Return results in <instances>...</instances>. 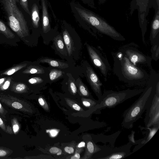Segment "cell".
Segmentation results:
<instances>
[{"label": "cell", "instance_id": "cell-47", "mask_svg": "<svg viewBox=\"0 0 159 159\" xmlns=\"http://www.w3.org/2000/svg\"><path fill=\"white\" fill-rule=\"evenodd\" d=\"M85 146V143L84 142H82L79 144L77 147L79 148H83Z\"/></svg>", "mask_w": 159, "mask_h": 159}, {"label": "cell", "instance_id": "cell-41", "mask_svg": "<svg viewBox=\"0 0 159 159\" xmlns=\"http://www.w3.org/2000/svg\"><path fill=\"white\" fill-rule=\"evenodd\" d=\"M49 152L52 154H57V155H61V150L59 148L56 147H53L51 148L49 150Z\"/></svg>", "mask_w": 159, "mask_h": 159}, {"label": "cell", "instance_id": "cell-37", "mask_svg": "<svg viewBox=\"0 0 159 159\" xmlns=\"http://www.w3.org/2000/svg\"><path fill=\"white\" fill-rule=\"evenodd\" d=\"M83 151L82 148H79L77 147L75 153L74 155L72 156L70 159H79L80 158V153Z\"/></svg>", "mask_w": 159, "mask_h": 159}, {"label": "cell", "instance_id": "cell-17", "mask_svg": "<svg viewBox=\"0 0 159 159\" xmlns=\"http://www.w3.org/2000/svg\"><path fill=\"white\" fill-rule=\"evenodd\" d=\"M120 133L121 131H119L109 135L101 134L97 135V141L101 142L104 144L108 143L109 145L114 147L116 140Z\"/></svg>", "mask_w": 159, "mask_h": 159}, {"label": "cell", "instance_id": "cell-23", "mask_svg": "<svg viewBox=\"0 0 159 159\" xmlns=\"http://www.w3.org/2000/svg\"><path fill=\"white\" fill-rule=\"evenodd\" d=\"M0 32L7 38L13 39L15 38L14 34L1 20H0Z\"/></svg>", "mask_w": 159, "mask_h": 159}, {"label": "cell", "instance_id": "cell-18", "mask_svg": "<svg viewBox=\"0 0 159 159\" xmlns=\"http://www.w3.org/2000/svg\"><path fill=\"white\" fill-rule=\"evenodd\" d=\"M152 127H146V128L149 130V131L147 137H145L143 139L138 140L137 142V146L134 149L132 153L138 150L141 147H142L146 143H147L152 138L155 134L159 129V125H154Z\"/></svg>", "mask_w": 159, "mask_h": 159}, {"label": "cell", "instance_id": "cell-24", "mask_svg": "<svg viewBox=\"0 0 159 159\" xmlns=\"http://www.w3.org/2000/svg\"><path fill=\"white\" fill-rule=\"evenodd\" d=\"M151 52L152 59L157 61L159 59V39L152 44Z\"/></svg>", "mask_w": 159, "mask_h": 159}, {"label": "cell", "instance_id": "cell-10", "mask_svg": "<svg viewBox=\"0 0 159 159\" xmlns=\"http://www.w3.org/2000/svg\"><path fill=\"white\" fill-rule=\"evenodd\" d=\"M0 101L8 107L23 112H29L26 102L9 95L0 94Z\"/></svg>", "mask_w": 159, "mask_h": 159}, {"label": "cell", "instance_id": "cell-4", "mask_svg": "<svg viewBox=\"0 0 159 159\" xmlns=\"http://www.w3.org/2000/svg\"><path fill=\"white\" fill-rule=\"evenodd\" d=\"M19 0H2V2L7 16L8 25L21 39L29 35L27 22L22 12L17 6Z\"/></svg>", "mask_w": 159, "mask_h": 159}, {"label": "cell", "instance_id": "cell-39", "mask_svg": "<svg viewBox=\"0 0 159 159\" xmlns=\"http://www.w3.org/2000/svg\"><path fill=\"white\" fill-rule=\"evenodd\" d=\"M69 87L71 92L74 94L77 92V88L74 82L72 80H70L69 83Z\"/></svg>", "mask_w": 159, "mask_h": 159}, {"label": "cell", "instance_id": "cell-2", "mask_svg": "<svg viewBox=\"0 0 159 159\" xmlns=\"http://www.w3.org/2000/svg\"><path fill=\"white\" fill-rule=\"evenodd\" d=\"M146 86L140 97L124 112L122 126L125 129L133 128L134 124L141 117L142 114L151 103L157 85L159 83V74L151 67Z\"/></svg>", "mask_w": 159, "mask_h": 159}, {"label": "cell", "instance_id": "cell-49", "mask_svg": "<svg viewBox=\"0 0 159 159\" xmlns=\"http://www.w3.org/2000/svg\"><path fill=\"white\" fill-rule=\"evenodd\" d=\"M107 0H98L99 2L101 4H102L105 2Z\"/></svg>", "mask_w": 159, "mask_h": 159}, {"label": "cell", "instance_id": "cell-20", "mask_svg": "<svg viewBox=\"0 0 159 159\" xmlns=\"http://www.w3.org/2000/svg\"><path fill=\"white\" fill-rule=\"evenodd\" d=\"M38 61L40 62L47 63L52 66L61 69H65L69 67L68 64L66 63L47 57L40 58Z\"/></svg>", "mask_w": 159, "mask_h": 159}, {"label": "cell", "instance_id": "cell-40", "mask_svg": "<svg viewBox=\"0 0 159 159\" xmlns=\"http://www.w3.org/2000/svg\"><path fill=\"white\" fill-rule=\"evenodd\" d=\"M92 8H95L94 0H79Z\"/></svg>", "mask_w": 159, "mask_h": 159}, {"label": "cell", "instance_id": "cell-7", "mask_svg": "<svg viewBox=\"0 0 159 159\" xmlns=\"http://www.w3.org/2000/svg\"><path fill=\"white\" fill-rule=\"evenodd\" d=\"M138 47L139 46L137 44L131 43L122 46L119 50L134 65H143L150 68L152 66V58L140 51Z\"/></svg>", "mask_w": 159, "mask_h": 159}, {"label": "cell", "instance_id": "cell-31", "mask_svg": "<svg viewBox=\"0 0 159 159\" xmlns=\"http://www.w3.org/2000/svg\"><path fill=\"white\" fill-rule=\"evenodd\" d=\"M65 99L67 104L73 109L77 111H83L82 108L79 105L74 102L73 100L67 98Z\"/></svg>", "mask_w": 159, "mask_h": 159}, {"label": "cell", "instance_id": "cell-28", "mask_svg": "<svg viewBox=\"0 0 159 159\" xmlns=\"http://www.w3.org/2000/svg\"><path fill=\"white\" fill-rule=\"evenodd\" d=\"M82 103L83 104L87 107L93 109L96 105L99 103L98 101L93 99L90 98H82Z\"/></svg>", "mask_w": 159, "mask_h": 159}, {"label": "cell", "instance_id": "cell-35", "mask_svg": "<svg viewBox=\"0 0 159 159\" xmlns=\"http://www.w3.org/2000/svg\"><path fill=\"white\" fill-rule=\"evenodd\" d=\"M28 81L31 84H36L43 82V80L40 77H34L30 79Z\"/></svg>", "mask_w": 159, "mask_h": 159}, {"label": "cell", "instance_id": "cell-32", "mask_svg": "<svg viewBox=\"0 0 159 159\" xmlns=\"http://www.w3.org/2000/svg\"><path fill=\"white\" fill-rule=\"evenodd\" d=\"M2 118L0 115V128L5 132L11 134L12 131L10 127L7 125L2 120Z\"/></svg>", "mask_w": 159, "mask_h": 159}, {"label": "cell", "instance_id": "cell-30", "mask_svg": "<svg viewBox=\"0 0 159 159\" xmlns=\"http://www.w3.org/2000/svg\"><path fill=\"white\" fill-rule=\"evenodd\" d=\"M79 88L80 91L83 96L87 97L90 96V94L88 89L81 81L79 83Z\"/></svg>", "mask_w": 159, "mask_h": 159}, {"label": "cell", "instance_id": "cell-38", "mask_svg": "<svg viewBox=\"0 0 159 159\" xmlns=\"http://www.w3.org/2000/svg\"><path fill=\"white\" fill-rule=\"evenodd\" d=\"M7 112V111L3 107L0 102V115L5 120H6V119Z\"/></svg>", "mask_w": 159, "mask_h": 159}, {"label": "cell", "instance_id": "cell-48", "mask_svg": "<svg viewBox=\"0 0 159 159\" xmlns=\"http://www.w3.org/2000/svg\"><path fill=\"white\" fill-rule=\"evenodd\" d=\"M6 79V78H3L0 79V87L2 85Z\"/></svg>", "mask_w": 159, "mask_h": 159}, {"label": "cell", "instance_id": "cell-22", "mask_svg": "<svg viewBox=\"0 0 159 159\" xmlns=\"http://www.w3.org/2000/svg\"><path fill=\"white\" fill-rule=\"evenodd\" d=\"M26 74H43L44 73V70L42 68L36 66L31 65L28 66L23 71Z\"/></svg>", "mask_w": 159, "mask_h": 159}, {"label": "cell", "instance_id": "cell-45", "mask_svg": "<svg viewBox=\"0 0 159 159\" xmlns=\"http://www.w3.org/2000/svg\"><path fill=\"white\" fill-rule=\"evenodd\" d=\"M19 126L17 124H14L12 126L13 131L14 133H16L19 130Z\"/></svg>", "mask_w": 159, "mask_h": 159}, {"label": "cell", "instance_id": "cell-13", "mask_svg": "<svg viewBox=\"0 0 159 159\" xmlns=\"http://www.w3.org/2000/svg\"><path fill=\"white\" fill-rule=\"evenodd\" d=\"M41 6V27L43 32L47 34L51 30L47 0H40Z\"/></svg>", "mask_w": 159, "mask_h": 159}, {"label": "cell", "instance_id": "cell-12", "mask_svg": "<svg viewBox=\"0 0 159 159\" xmlns=\"http://www.w3.org/2000/svg\"><path fill=\"white\" fill-rule=\"evenodd\" d=\"M29 10L30 12L31 21L32 27L35 29L38 30L41 26V6L40 0H33Z\"/></svg>", "mask_w": 159, "mask_h": 159}, {"label": "cell", "instance_id": "cell-36", "mask_svg": "<svg viewBox=\"0 0 159 159\" xmlns=\"http://www.w3.org/2000/svg\"><path fill=\"white\" fill-rule=\"evenodd\" d=\"M38 102L40 105L45 110H49L48 106L45 100L42 97H40L38 99Z\"/></svg>", "mask_w": 159, "mask_h": 159}, {"label": "cell", "instance_id": "cell-1", "mask_svg": "<svg viewBox=\"0 0 159 159\" xmlns=\"http://www.w3.org/2000/svg\"><path fill=\"white\" fill-rule=\"evenodd\" d=\"M70 5L73 16L82 26L89 30L91 28L95 32L105 35L116 41L125 40L121 34L98 15L85 8L78 2H72Z\"/></svg>", "mask_w": 159, "mask_h": 159}, {"label": "cell", "instance_id": "cell-9", "mask_svg": "<svg viewBox=\"0 0 159 159\" xmlns=\"http://www.w3.org/2000/svg\"><path fill=\"white\" fill-rule=\"evenodd\" d=\"M150 0H133L131 3V11L137 9L138 12V18L140 27L141 29L142 40H145V34L147 31V21L146 17L148 12Z\"/></svg>", "mask_w": 159, "mask_h": 159}, {"label": "cell", "instance_id": "cell-25", "mask_svg": "<svg viewBox=\"0 0 159 159\" xmlns=\"http://www.w3.org/2000/svg\"><path fill=\"white\" fill-rule=\"evenodd\" d=\"M27 65L26 63H22L16 65L2 73L1 75H11L19 70L25 67Z\"/></svg>", "mask_w": 159, "mask_h": 159}, {"label": "cell", "instance_id": "cell-8", "mask_svg": "<svg viewBox=\"0 0 159 159\" xmlns=\"http://www.w3.org/2000/svg\"><path fill=\"white\" fill-rule=\"evenodd\" d=\"M87 49L90 57L94 65L98 68L105 81L110 70V66L107 59L99 50L87 43Z\"/></svg>", "mask_w": 159, "mask_h": 159}, {"label": "cell", "instance_id": "cell-34", "mask_svg": "<svg viewBox=\"0 0 159 159\" xmlns=\"http://www.w3.org/2000/svg\"><path fill=\"white\" fill-rule=\"evenodd\" d=\"M11 79L10 77L6 79L2 85L0 87V90L3 91L7 89L11 84Z\"/></svg>", "mask_w": 159, "mask_h": 159}, {"label": "cell", "instance_id": "cell-11", "mask_svg": "<svg viewBox=\"0 0 159 159\" xmlns=\"http://www.w3.org/2000/svg\"><path fill=\"white\" fill-rule=\"evenodd\" d=\"M86 77L93 91L98 97L99 102L102 98L101 87L102 84L93 68L89 65L86 66Z\"/></svg>", "mask_w": 159, "mask_h": 159}, {"label": "cell", "instance_id": "cell-19", "mask_svg": "<svg viewBox=\"0 0 159 159\" xmlns=\"http://www.w3.org/2000/svg\"><path fill=\"white\" fill-rule=\"evenodd\" d=\"M101 150L98 145L96 144L92 140L87 142L86 147L84 154L82 158L84 159H90L92 158L93 154Z\"/></svg>", "mask_w": 159, "mask_h": 159}, {"label": "cell", "instance_id": "cell-26", "mask_svg": "<svg viewBox=\"0 0 159 159\" xmlns=\"http://www.w3.org/2000/svg\"><path fill=\"white\" fill-rule=\"evenodd\" d=\"M12 91L18 93L26 92L28 89L27 85L23 83L14 84L11 87Z\"/></svg>", "mask_w": 159, "mask_h": 159}, {"label": "cell", "instance_id": "cell-14", "mask_svg": "<svg viewBox=\"0 0 159 159\" xmlns=\"http://www.w3.org/2000/svg\"><path fill=\"white\" fill-rule=\"evenodd\" d=\"M155 13L151 25L149 40L152 44L159 39V6L154 7Z\"/></svg>", "mask_w": 159, "mask_h": 159}, {"label": "cell", "instance_id": "cell-29", "mask_svg": "<svg viewBox=\"0 0 159 159\" xmlns=\"http://www.w3.org/2000/svg\"><path fill=\"white\" fill-rule=\"evenodd\" d=\"M63 74V72L61 70L57 69L51 70L49 74L50 80H54L58 78L61 77Z\"/></svg>", "mask_w": 159, "mask_h": 159}, {"label": "cell", "instance_id": "cell-21", "mask_svg": "<svg viewBox=\"0 0 159 159\" xmlns=\"http://www.w3.org/2000/svg\"><path fill=\"white\" fill-rule=\"evenodd\" d=\"M54 43L57 49L61 52L66 53V48L61 36L58 35L54 39Z\"/></svg>", "mask_w": 159, "mask_h": 159}, {"label": "cell", "instance_id": "cell-5", "mask_svg": "<svg viewBox=\"0 0 159 159\" xmlns=\"http://www.w3.org/2000/svg\"><path fill=\"white\" fill-rule=\"evenodd\" d=\"M144 89H127L119 91L105 90L99 103L93 109L99 112L103 109L112 108L121 103L127 99L143 92Z\"/></svg>", "mask_w": 159, "mask_h": 159}, {"label": "cell", "instance_id": "cell-16", "mask_svg": "<svg viewBox=\"0 0 159 159\" xmlns=\"http://www.w3.org/2000/svg\"><path fill=\"white\" fill-rule=\"evenodd\" d=\"M61 21L63 28L62 35L63 40L68 53L70 56L71 55L73 50V44L71 37L67 29V22L65 20H61Z\"/></svg>", "mask_w": 159, "mask_h": 159}, {"label": "cell", "instance_id": "cell-27", "mask_svg": "<svg viewBox=\"0 0 159 159\" xmlns=\"http://www.w3.org/2000/svg\"><path fill=\"white\" fill-rule=\"evenodd\" d=\"M157 125H159V109H157L150 117L145 126L147 127H149Z\"/></svg>", "mask_w": 159, "mask_h": 159}, {"label": "cell", "instance_id": "cell-6", "mask_svg": "<svg viewBox=\"0 0 159 159\" xmlns=\"http://www.w3.org/2000/svg\"><path fill=\"white\" fill-rule=\"evenodd\" d=\"M132 145L129 142L119 147H112L106 144L98 145L101 150L93 155H95V158L97 159H122L132 153L130 152Z\"/></svg>", "mask_w": 159, "mask_h": 159}, {"label": "cell", "instance_id": "cell-43", "mask_svg": "<svg viewBox=\"0 0 159 159\" xmlns=\"http://www.w3.org/2000/svg\"><path fill=\"white\" fill-rule=\"evenodd\" d=\"M51 136L52 137H54L56 136L58 133V131L55 129H52L48 130Z\"/></svg>", "mask_w": 159, "mask_h": 159}, {"label": "cell", "instance_id": "cell-33", "mask_svg": "<svg viewBox=\"0 0 159 159\" xmlns=\"http://www.w3.org/2000/svg\"><path fill=\"white\" fill-rule=\"evenodd\" d=\"M20 4L25 12L30 16V12L29 9L28 0H20Z\"/></svg>", "mask_w": 159, "mask_h": 159}, {"label": "cell", "instance_id": "cell-15", "mask_svg": "<svg viewBox=\"0 0 159 159\" xmlns=\"http://www.w3.org/2000/svg\"><path fill=\"white\" fill-rule=\"evenodd\" d=\"M158 109H159V83L157 85L152 102L146 109L144 120L145 126L147 125L150 117Z\"/></svg>", "mask_w": 159, "mask_h": 159}, {"label": "cell", "instance_id": "cell-42", "mask_svg": "<svg viewBox=\"0 0 159 159\" xmlns=\"http://www.w3.org/2000/svg\"><path fill=\"white\" fill-rule=\"evenodd\" d=\"M131 134L129 135L128 137L129 142L131 143L132 145L136 144V141L135 140L134 137V131H132Z\"/></svg>", "mask_w": 159, "mask_h": 159}, {"label": "cell", "instance_id": "cell-44", "mask_svg": "<svg viewBox=\"0 0 159 159\" xmlns=\"http://www.w3.org/2000/svg\"><path fill=\"white\" fill-rule=\"evenodd\" d=\"M65 151L69 154H72L74 152V148L71 147L66 146L64 148Z\"/></svg>", "mask_w": 159, "mask_h": 159}, {"label": "cell", "instance_id": "cell-3", "mask_svg": "<svg viewBox=\"0 0 159 159\" xmlns=\"http://www.w3.org/2000/svg\"><path fill=\"white\" fill-rule=\"evenodd\" d=\"M113 72L120 81L131 86H144L146 84L149 75L144 69L134 65L120 51L112 54Z\"/></svg>", "mask_w": 159, "mask_h": 159}, {"label": "cell", "instance_id": "cell-46", "mask_svg": "<svg viewBox=\"0 0 159 159\" xmlns=\"http://www.w3.org/2000/svg\"><path fill=\"white\" fill-rule=\"evenodd\" d=\"M7 155V152L3 149H0V157H3Z\"/></svg>", "mask_w": 159, "mask_h": 159}]
</instances>
